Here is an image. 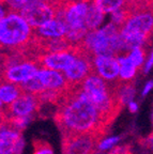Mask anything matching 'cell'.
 <instances>
[{"label": "cell", "instance_id": "1", "mask_svg": "<svg viewBox=\"0 0 153 154\" xmlns=\"http://www.w3.org/2000/svg\"><path fill=\"white\" fill-rule=\"evenodd\" d=\"M80 84H67L64 95L54 115L55 123L61 136L89 133L104 136L111 124L83 93Z\"/></svg>", "mask_w": 153, "mask_h": 154}, {"label": "cell", "instance_id": "2", "mask_svg": "<svg viewBox=\"0 0 153 154\" xmlns=\"http://www.w3.org/2000/svg\"><path fill=\"white\" fill-rule=\"evenodd\" d=\"M34 36L32 27L18 12L10 11L0 19V47L9 51L26 47Z\"/></svg>", "mask_w": 153, "mask_h": 154}, {"label": "cell", "instance_id": "3", "mask_svg": "<svg viewBox=\"0 0 153 154\" xmlns=\"http://www.w3.org/2000/svg\"><path fill=\"white\" fill-rule=\"evenodd\" d=\"M103 135L96 133L89 134H69L62 136L63 154H94Z\"/></svg>", "mask_w": 153, "mask_h": 154}, {"label": "cell", "instance_id": "4", "mask_svg": "<svg viewBox=\"0 0 153 154\" xmlns=\"http://www.w3.org/2000/svg\"><path fill=\"white\" fill-rule=\"evenodd\" d=\"M26 22L33 29L43 26L46 23L56 19L57 5L54 2H36L27 5L19 12Z\"/></svg>", "mask_w": 153, "mask_h": 154}, {"label": "cell", "instance_id": "5", "mask_svg": "<svg viewBox=\"0 0 153 154\" xmlns=\"http://www.w3.org/2000/svg\"><path fill=\"white\" fill-rule=\"evenodd\" d=\"M43 105L40 97L36 94L24 93L12 104L2 107L7 119L12 117H31L34 111H38Z\"/></svg>", "mask_w": 153, "mask_h": 154}, {"label": "cell", "instance_id": "6", "mask_svg": "<svg viewBox=\"0 0 153 154\" xmlns=\"http://www.w3.org/2000/svg\"><path fill=\"white\" fill-rule=\"evenodd\" d=\"M39 70H41V66L38 61L25 59L5 66L2 72V79L11 84H22L36 75Z\"/></svg>", "mask_w": 153, "mask_h": 154}, {"label": "cell", "instance_id": "7", "mask_svg": "<svg viewBox=\"0 0 153 154\" xmlns=\"http://www.w3.org/2000/svg\"><path fill=\"white\" fill-rule=\"evenodd\" d=\"M22 131L8 121L0 125V154H20L24 148Z\"/></svg>", "mask_w": 153, "mask_h": 154}, {"label": "cell", "instance_id": "8", "mask_svg": "<svg viewBox=\"0 0 153 154\" xmlns=\"http://www.w3.org/2000/svg\"><path fill=\"white\" fill-rule=\"evenodd\" d=\"M78 46V45H77ZM77 46L70 48L67 51L48 53L42 55L38 59L41 69H48L54 71H63L72 65L77 57Z\"/></svg>", "mask_w": 153, "mask_h": 154}, {"label": "cell", "instance_id": "9", "mask_svg": "<svg viewBox=\"0 0 153 154\" xmlns=\"http://www.w3.org/2000/svg\"><path fill=\"white\" fill-rule=\"evenodd\" d=\"M94 71L106 82H116L119 79L120 63L116 57L111 56H94Z\"/></svg>", "mask_w": 153, "mask_h": 154}, {"label": "cell", "instance_id": "10", "mask_svg": "<svg viewBox=\"0 0 153 154\" xmlns=\"http://www.w3.org/2000/svg\"><path fill=\"white\" fill-rule=\"evenodd\" d=\"M36 75L45 90H62L67 86L64 75L61 74L59 71L41 69L36 72Z\"/></svg>", "mask_w": 153, "mask_h": 154}, {"label": "cell", "instance_id": "11", "mask_svg": "<svg viewBox=\"0 0 153 154\" xmlns=\"http://www.w3.org/2000/svg\"><path fill=\"white\" fill-rule=\"evenodd\" d=\"M34 35L42 38H61L67 34V26L59 19H53L33 30Z\"/></svg>", "mask_w": 153, "mask_h": 154}, {"label": "cell", "instance_id": "12", "mask_svg": "<svg viewBox=\"0 0 153 154\" xmlns=\"http://www.w3.org/2000/svg\"><path fill=\"white\" fill-rule=\"evenodd\" d=\"M23 93H24V90L19 85L11 84L5 80L0 82V100L5 105L12 104Z\"/></svg>", "mask_w": 153, "mask_h": 154}, {"label": "cell", "instance_id": "13", "mask_svg": "<svg viewBox=\"0 0 153 154\" xmlns=\"http://www.w3.org/2000/svg\"><path fill=\"white\" fill-rule=\"evenodd\" d=\"M104 20V13L96 7V5L93 2V0H91L89 2L88 12L86 15V26L88 28L89 31H94L98 30V26H100Z\"/></svg>", "mask_w": 153, "mask_h": 154}, {"label": "cell", "instance_id": "14", "mask_svg": "<svg viewBox=\"0 0 153 154\" xmlns=\"http://www.w3.org/2000/svg\"><path fill=\"white\" fill-rule=\"evenodd\" d=\"M118 61L120 63V73H119V79L123 80V82H130L133 79L136 74V69L132 61L129 59L127 56L124 57H119L117 58Z\"/></svg>", "mask_w": 153, "mask_h": 154}, {"label": "cell", "instance_id": "15", "mask_svg": "<svg viewBox=\"0 0 153 154\" xmlns=\"http://www.w3.org/2000/svg\"><path fill=\"white\" fill-rule=\"evenodd\" d=\"M127 0H93L96 7L105 14V13L117 12L119 10L123 9L126 5Z\"/></svg>", "mask_w": 153, "mask_h": 154}, {"label": "cell", "instance_id": "16", "mask_svg": "<svg viewBox=\"0 0 153 154\" xmlns=\"http://www.w3.org/2000/svg\"><path fill=\"white\" fill-rule=\"evenodd\" d=\"M55 0H0V3L7 5L10 11L13 12H20L27 5L36 2H54Z\"/></svg>", "mask_w": 153, "mask_h": 154}, {"label": "cell", "instance_id": "17", "mask_svg": "<svg viewBox=\"0 0 153 154\" xmlns=\"http://www.w3.org/2000/svg\"><path fill=\"white\" fill-rule=\"evenodd\" d=\"M129 59L132 61V63L136 67H139L142 65L145 61V57H146V51H145L144 47H137L134 48L131 53L129 54Z\"/></svg>", "mask_w": 153, "mask_h": 154}, {"label": "cell", "instance_id": "18", "mask_svg": "<svg viewBox=\"0 0 153 154\" xmlns=\"http://www.w3.org/2000/svg\"><path fill=\"white\" fill-rule=\"evenodd\" d=\"M32 143H33V154H54L52 146L45 140L34 139Z\"/></svg>", "mask_w": 153, "mask_h": 154}, {"label": "cell", "instance_id": "19", "mask_svg": "<svg viewBox=\"0 0 153 154\" xmlns=\"http://www.w3.org/2000/svg\"><path fill=\"white\" fill-rule=\"evenodd\" d=\"M120 140L119 137H110V138H106L104 140H101L100 144H98V150H107L113 148L116 143Z\"/></svg>", "mask_w": 153, "mask_h": 154}, {"label": "cell", "instance_id": "20", "mask_svg": "<svg viewBox=\"0 0 153 154\" xmlns=\"http://www.w3.org/2000/svg\"><path fill=\"white\" fill-rule=\"evenodd\" d=\"M108 154H133L131 149V146L125 144V146H121V147H116L113 150H110Z\"/></svg>", "mask_w": 153, "mask_h": 154}, {"label": "cell", "instance_id": "21", "mask_svg": "<svg viewBox=\"0 0 153 154\" xmlns=\"http://www.w3.org/2000/svg\"><path fill=\"white\" fill-rule=\"evenodd\" d=\"M139 142L141 143V146H144V147H146L147 149L151 150V151L153 152V133H151L148 137L140 139Z\"/></svg>", "mask_w": 153, "mask_h": 154}, {"label": "cell", "instance_id": "22", "mask_svg": "<svg viewBox=\"0 0 153 154\" xmlns=\"http://www.w3.org/2000/svg\"><path fill=\"white\" fill-rule=\"evenodd\" d=\"M153 88V80H151V82H147L146 87H145V89L142 90V96L147 95V94L149 93V91H150L151 89Z\"/></svg>", "mask_w": 153, "mask_h": 154}, {"label": "cell", "instance_id": "23", "mask_svg": "<svg viewBox=\"0 0 153 154\" xmlns=\"http://www.w3.org/2000/svg\"><path fill=\"white\" fill-rule=\"evenodd\" d=\"M152 65H153V51H152V55H151V57L149 58V60L147 61V63H146V66H145V72H149L150 71V69L152 67Z\"/></svg>", "mask_w": 153, "mask_h": 154}, {"label": "cell", "instance_id": "24", "mask_svg": "<svg viewBox=\"0 0 153 154\" xmlns=\"http://www.w3.org/2000/svg\"><path fill=\"white\" fill-rule=\"evenodd\" d=\"M129 108H130V110H131V112H135V111L137 110V108H138V106H137V104L135 103V102H130Z\"/></svg>", "mask_w": 153, "mask_h": 154}, {"label": "cell", "instance_id": "25", "mask_svg": "<svg viewBox=\"0 0 153 154\" xmlns=\"http://www.w3.org/2000/svg\"><path fill=\"white\" fill-rule=\"evenodd\" d=\"M5 15H7V11L5 9V5L2 3H0V19H2Z\"/></svg>", "mask_w": 153, "mask_h": 154}, {"label": "cell", "instance_id": "26", "mask_svg": "<svg viewBox=\"0 0 153 154\" xmlns=\"http://www.w3.org/2000/svg\"><path fill=\"white\" fill-rule=\"evenodd\" d=\"M67 2H87V1H90V0H65Z\"/></svg>", "mask_w": 153, "mask_h": 154}, {"label": "cell", "instance_id": "27", "mask_svg": "<svg viewBox=\"0 0 153 154\" xmlns=\"http://www.w3.org/2000/svg\"><path fill=\"white\" fill-rule=\"evenodd\" d=\"M2 107H3V106H2V102H1V100H0V109L2 108Z\"/></svg>", "mask_w": 153, "mask_h": 154}, {"label": "cell", "instance_id": "28", "mask_svg": "<svg viewBox=\"0 0 153 154\" xmlns=\"http://www.w3.org/2000/svg\"><path fill=\"white\" fill-rule=\"evenodd\" d=\"M94 154H101V153H100V152H95Z\"/></svg>", "mask_w": 153, "mask_h": 154}, {"label": "cell", "instance_id": "29", "mask_svg": "<svg viewBox=\"0 0 153 154\" xmlns=\"http://www.w3.org/2000/svg\"><path fill=\"white\" fill-rule=\"evenodd\" d=\"M152 123H153V115H152Z\"/></svg>", "mask_w": 153, "mask_h": 154}]
</instances>
